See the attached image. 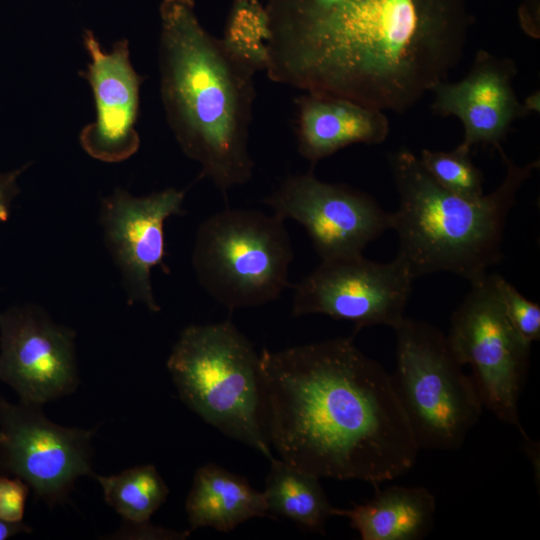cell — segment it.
Here are the masks:
<instances>
[{
	"label": "cell",
	"mask_w": 540,
	"mask_h": 540,
	"mask_svg": "<svg viewBox=\"0 0 540 540\" xmlns=\"http://www.w3.org/2000/svg\"><path fill=\"white\" fill-rule=\"evenodd\" d=\"M436 501L425 487L375 486L372 499L349 509H334V516L349 520L362 540H419L432 529Z\"/></svg>",
	"instance_id": "obj_17"
},
{
	"label": "cell",
	"mask_w": 540,
	"mask_h": 540,
	"mask_svg": "<svg viewBox=\"0 0 540 540\" xmlns=\"http://www.w3.org/2000/svg\"><path fill=\"white\" fill-rule=\"evenodd\" d=\"M269 16L260 0H233L225 24L224 46L253 70L267 69Z\"/></svg>",
	"instance_id": "obj_21"
},
{
	"label": "cell",
	"mask_w": 540,
	"mask_h": 540,
	"mask_svg": "<svg viewBox=\"0 0 540 540\" xmlns=\"http://www.w3.org/2000/svg\"><path fill=\"white\" fill-rule=\"evenodd\" d=\"M263 424L286 463L374 487L408 472L419 447L391 375L353 336L260 354Z\"/></svg>",
	"instance_id": "obj_2"
},
{
	"label": "cell",
	"mask_w": 540,
	"mask_h": 540,
	"mask_svg": "<svg viewBox=\"0 0 540 540\" xmlns=\"http://www.w3.org/2000/svg\"><path fill=\"white\" fill-rule=\"evenodd\" d=\"M167 368L189 409L229 438L273 457L263 424L260 355L233 323L186 327Z\"/></svg>",
	"instance_id": "obj_5"
},
{
	"label": "cell",
	"mask_w": 540,
	"mask_h": 540,
	"mask_svg": "<svg viewBox=\"0 0 540 540\" xmlns=\"http://www.w3.org/2000/svg\"><path fill=\"white\" fill-rule=\"evenodd\" d=\"M522 103V106L527 115L530 113H539L540 111V92L539 90L528 95Z\"/></svg>",
	"instance_id": "obj_28"
},
{
	"label": "cell",
	"mask_w": 540,
	"mask_h": 540,
	"mask_svg": "<svg viewBox=\"0 0 540 540\" xmlns=\"http://www.w3.org/2000/svg\"><path fill=\"white\" fill-rule=\"evenodd\" d=\"M487 281L505 316L528 343L540 339V305L524 297L498 274H487Z\"/></svg>",
	"instance_id": "obj_23"
},
{
	"label": "cell",
	"mask_w": 540,
	"mask_h": 540,
	"mask_svg": "<svg viewBox=\"0 0 540 540\" xmlns=\"http://www.w3.org/2000/svg\"><path fill=\"white\" fill-rule=\"evenodd\" d=\"M517 66L513 59L477 51L466 76L457 82L436 84L431 109L440 116H455L464 128L461 144L497 148L512 124L527 116L513 88Z\"/></svg>",
	"instance_id": "obj_15"
},
{
	"label": "cell",
	"mask_w": 540,
	"mask_h": 540,
	"mask_svg": "<svg viewBox=\"0 0 540 540\" xmlns=\"http://www.w3.org/2000/svg\"><path fill=\"white\" fill-rule=\"evenodd\" d=\"M267 76L405 113L460 62L468 0H267Z\"/></svg>",
	"instance_id": "obj_1"
},
{
	"label": "cell",
	"mask_w": 540,
	"mask_h": 540,
	"mask_svg": "<svg viewBox=\"0 0 540 540\" xmlns=\"http://www.w3.org/2000/svg\"><path fill=\"white\" fill-rule=\"evenodd\" d=\"M293 249L284 220L252 209H225L197 230L192 264L202 288L228 310L257 307L289 287Z\"/></svg>",
	"instance_id": "obj_6"
},
{
	"label": "cell",
	"mask_w": 540,
	"mask_h": 540,
	"mask_svg": "<svg viewBox=\"0 0 540 540\" xmlns=\"http://www.w3.org/2000/svg\"><path fill=\"white\" fill-rule=\"evenodd\" d=\"M419 161L444 189L472 199L484 195L483 174L472 161L471 149L461 143L448 152L422 149Z\"/></svg>",
	"instance_id": "obj_22"
},
{
	"label": "cell",
	"mask_w": 540,
	"mask_h": 540,
	"mask_svg": "<svg viewBox=\"0 0 540 540\" xmlns=\"http://www.w3.org/2000/svg\"><path fill=\"white\" fill-rule=\"evenodd\" d=\"M394 331L391 377L419 449H459L484 408L472 377L431 324L404 317Z\"/></svg>",
	"instance_id": "obj_7"
},
{
	"label": "cell",
	"mask_w": 540,
	"mask_h": 540,
	"mask_svg": "<svg viewBox=\"0 0 540 540\" xmlns=\"http://www.w3.org/2000/svg\"><path fill=\"white\" fill-rule=\"evenodd\" d=\"M94 477L100 483L106 503L129 527L149 523L165 502L169 489L154 465L135 466L116 475Z\"/></svg>",
	"instance_id": "obj_20"
},
{
	"label": "cell",
	"mask_w": 540,
	"mask_h": 540,
	"mask_svg": "<svg viewBox=\"0 0 540 540\" xmlns=\"http://www.w3.org/2000/svg\"><path fill=\"white\" fill-rule=\"evenodd\" d=\"M496 150L506 166L505 176L491 193L476 199L441 187L409 149L389 155L399 197L398 209L392 213V229L399 241L397 256L414 280L444 271L473 283L503 258L507 216L540 161L520 166L506 155L502 145Z\"/></svg>",
	"instance_id": "obj_4"
},
{
	"label": "cell",
	"mask_w": 540,
	"mask_h": 540,
	"mask_svg": "<svg viewBox=\"0 0 540 540\" xmlns=\"http://www.w3.org/2000/svg\"><path fill=\"white\" fill-rule=\"evenodd\" d=\"M74 338L36 306L0 312V381L30 405L71 394L78 385Z\"/></svg>",
	"instance_id": "obj_12"
},
{
	"label": "cell",
	"mask_w": 540,
	"mask_h": 540,
	"mask_svg": "<svg viewBox=\"0 0 540 540\" xmlns=\"http://www.w3.org/2000/svg\"><path fill=\"white\" fill-rule=\"evenodd\" d=\"M26 168L17 169L9 172L0 171V221H7L14 198L19 193L17 179Z\"/></svg>",
	"instance_id": "obj_25"
},
{
	"label": "cell",
	"mask_w": 540,
	"mask_h": 540,
	"mask_svg": "<svg viewBox=\"0 0 540 540\" xmlns=\"http://www.w3.org/2000/svg\"><path fill=\"white\" fill-rule=\"evenodd\" d=\"M414 278L401 258L379 263L362 254L321 260L293 286L295 317L324 314L365 327L396 328L404 319Z\"/></svg>",
	"instance_id": "obj_9"
},
{
	"label": "cell",
	"mask_w": 540,
	"mask_h": 540,
	"mask_svg": "<svg viewBox=\"0 0 540 540\" xmlns=\"http://www.w3.org/2000/svg\"><path fill=\"white\" fill-rule=\"evenodd\" d=\"M31 531V527L22 521L13 523L0 519V540L8 539L20 533H30Z\"/></svg>",
	"instance_id": "obj_27"
},
{
	"label": "cell",
	"mask_w": 540,
	"mask_h": 540,
	"mask_svg": "<svg viewBox=\"0 0 540 540\" xmlns=\"http://www.w3.org/2000/svg\"><path fill=\"white\" fill-rule=\"evenodd\" d=\"M83 41L90 63L80 74L92 88L96 120L82 129L80 144L94 159L121 162L140 145L135 125L143 78L130 62L126 39L117 41L110 52L103 50L91 30L84 32Z\"/></svg>",
	"instance_id": "obj_14"
},
{
	"label": "cell",
	"mask_w": 540,
	"mask_h": 540,
	"mask_svg": "<svg viewBox=\"0 0 540 540\" xmlns=\"http://www.w3.org/2000/svg\"><path fill=\"white\" fill-rule=\"evenodd\" d=\"M295 104L298 151L312 164L352 144H380L390 131L384 111L344 97L305 92Z\"/></svg>",
	"instance_id": "obj_16"
},
{
	"label": "cell",
	"mask_w": 540,
	"mask_h": 540,
	"mask_svg": "<svg viewBox=\"0 0 540 540\" xmlns=\"http://www.w3.org/2000/svg\"><path fill=\"white\" fill-rule=\"evenodd\" d=\"M263 491L268 513L287 518L309 531L324 533L334 509L319 477L271 457Z\"/></svg>",
	"instance_id": "obj_19"
},
{
	"label": "cell",
	"mask_w": 540,
	"mask_h": 540,
	"mask_svg": "<svg viewBox=\"0 0 540 540\" xmlns=\"http://www.w3.org/2000/svg\"><path fill=\"white\" fill-rule=\"evenodd\" d=\"M263 202L281 219L301 224L321 260L362 254L371 241L392 229V213L373 197L319 180L312 171L288 176Z\"/></svg>",
	"instance_id": "obj_11"
},
{
	"label": "cell",
	"mask_w": 540,
	"mask_h": 540,
	"mask_svg": "<svg viewBox=\"0 0 540 540\" xmlns=\"http://www.w3.org/2000/svg\"><path fill=\"white\" fill-rule=\"evenodd\" d=\"M185 507L191 530L210 527L230 532L247 520L268 515L263 492L213 463L195 472Z\"/></svg>",
	"instance_id": "obj_18"
},
{
	"label": "cell",
	"mask_w": 540,
	"mask_h": 540,
	"mask_svg": "<svg viewBox=\"0 0 540 540\" xmlns=\"http://www.w3.org/2000/svg\"><path fill=\"white\" fill-rule=\"evenodd\" d=\"M29 485L19 477L0 475V519L21 522L24 516Z\"/></svg>",
	"instance_id": "obj_24"
},
{
	"label": "cell",
	"mask_w": 540,
	"mask_h": 540,
	"mask_svg": "<svg viewBox=\"0 0 540 540\" xmlns=\"http://www.w3.org/2000/svg\"><path fill=\"white\" fill-rule=\"evenodd\" d=\"M470 284V291L452 314L448 344L457 361L471 367L483 406L502 422L517 427L527 439L518 402L531 344L508 321L487 275Z\"/></svg>",
	"instance_id": "obj_8"
},
{
	"label": "cell",
	"mask_w": 540,
	"mask_h": 540,
	"mask_svg": "<svg viewBox=\"0 0 540 540\" xmlns=\"http://www.w3.org/2000/svg\"><path fill=\"white\" fill-rule=\"evenodd\" d=\"M184 191L165 189L145 197H135L117 188L104 199L101 225L107 247L120 269L129 303L141 302L152 312L160 311L154 298L151 270L159 266L165 273L164 223L182 215Z\"/></svg>",
	"instance_id": "obj_13"
},
{
	"label": "cell",
	"mask_w": 540,
	"mask_h": 540,
	"mask_svg": "<svg viewBox=\"0 0 540 540\" xmlns=\"http://www.w3.org/2000/svg\"><path fill=\"white\" fill-rule=\"evenodd\" d=\"M519 18L529 34H536V20L539 21V0H525L519 9Z\"/></svg>",
	"instance_id": "obj_26"
},
{
	"label": "cell",
	"mask_w": 540,
	"mask_h": 540,
	"mask_svg": "<svg viewBox=\"0 0 540 540\" xmlns=\"http://www.w3.org/2000/svg\"><path fill=\"white\" fill-rule=\"evenodd\" d=\"M42 406L0 396V472L24 480L46 504L67 500L75 481L93 475L95 430L50 421Z\"/></svg>",
	"instance_id": "obj_10"
},
{
	"label": "cell",
	"mask_w": 540,
	"mask_h": 540,
	"mask_svg": "<svg viewBox=\"0 0 540 540\" xmlns=\"http://www.w3.org/2000/svg\"><path fill=\"white\" fill-rule=\"evenodd\" d=\"M159 12L167 121L185 155L200 164L201 176L226 193L252 177L248 142L256 71L200 24L193 0H163Z\"/></svg>",
	"instance_id": "obj_3"
}]
</instances>
